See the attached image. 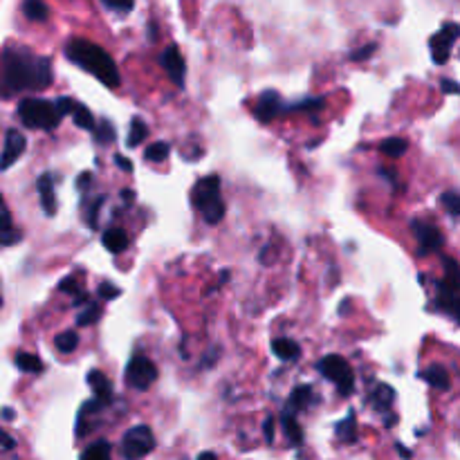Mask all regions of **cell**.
<instances>
[{"instance_id": "cell-5", "label": "cell", "mask_w": 460, "mask_h": 460, "mask_svg": "<svg viewBox=\"0 0 460 460\" xmlns=\"http://www.w3.org/2000/svg\"><path fill=\"white\" fill-rule=\"evenodd\" d=\"M155 449V435L149 429L146 424H140V426H133V429H128L122 438V454L126 458H144L149 456L151 451Z\"/></svg>"}, {"instance_id": "cell-18", "label": "cell", "mask_w": 460, "mask_h": 460, "mask_svg": "<svg viewBox=\"0 0 460 460\" xmlns=\"http://www.w3.org/2000/svg\"><path fill=\"white\" fill-rule=\"evenodd\" d=\"M281 426H283V431L288 435L290 445H294V447L301 445V442H303V431H301V426L296 424V420H294L292 413H283V416H281Z\"/></svg>"}, {"instance_id": "cell-2", "label": "cell", "mask_w": 460, "mask_h": 460, "mask_svg": "<svg viewBox=\"0 0 460 460\" xmlns=\"http://www.w3.org/2000/svg\"><path fill=\"white\" fill-rule=\"evenodd\" d=\"M66 56L77 63L79 68L90 72L92 77H97L103 86L108 88H117L119 86V70L112 61V56L99 47L97 43L84 41V38H75L66 45Z\"/></svg>"}, {"instance_id": "cell-12", "label": "cell", "mask_w": 460, "mask_h": 460, "mask_svg": "<svg viewBox=\"0 0 460 460\" xmlns=\"http://www.w3.org/2000/svg\"><path fill=\"white\" fill-rule=\"evenodd\" d=\"M411 229H413L418 243L422 245L424 252H429V249H440L442 240H445V238H442V233L435 229L433 225H429V222L413 220V222H411Z\"/></svg>"}, {"instance_id": "cell-24", "label": "cell", "mask_w": 460, "mask_h": 460, "mask_svg": "<svg viewBox=\"0 0 460 460\" xmlns=\"http://www.w3.org/2000/svg\"><path fill=\"white\" fill-rule=\"evenodd\" d=\"M149 137V126L142 122V119H133L131 122V131H128V146L135 149L140 146V144Z\"/></svg>"}, {"instance_id": "cell-29", "label": "cell", "mask_w": 460, "mask_h": 460, "mask_svg": "<svg viewBox=\"0 0 460 460\" xmlns=\"http://www.w3.org/2000/svg\"><path fill=\"white\" fill-rule=\"evenodd\" d=\"M393 389L389 384H379L377 389H375V393H373V405L377 407V409H389L391 407V402H393Z\"/></svg>"}, {"instance_id": "cell-3", "label": "cell", "mask_w": 460, "mask_h": 460, "mask_svg": "<svg viewBox=\"0 0 460 460\" xmlns=\"http://www.w3.org/2000/svg\"><path fill=\"white\" fill-rule=\"evenodd\" d=\"M16 115L27 128H38V131H54L61 122V110L56 101H47L41 97H29L18 103Z\"/></svg>"}, {"instance_id": "cell-34", "label": "cell", "mask_w": 460, "mask_h": 460, "mask_svg": "<svg viewBox=\"0 0 460 460\" xmlns=\"http://www.w3.org/2000/svg\"><path fill=\"white\" fill-rule=\"evenodd\" d=\"M103 5L108 7V10H112V12H119V14H128L133 10V5H135V0H101Z\"/></svg>"}, {"instance_id": "cell-27", "label": "cell", "mask_w": 460, "mask_h": 460, "mask_svg": "<svg viewBox=\"0 0 460 460\" xmlns=\"http://www.w3.org/2000/svg\"><path fill=\"white\" fill-rule=\"evenodd\" d=\"M54 346L59 348V353H72L79 346V335L75 330H66L54 339Z\"/></svg>"}, {"instance_id": "cell-36", "label": "cell", "mask_w": 460, "mask_h": 460, "mask_svg": "<svg viewBox=\"0 0 460 460\" xmlns=\"http://www.w3.org/2000/svg\"><path fill=\"white\" fill-rule=\"evenodd\" d=\"M101 205H103V198H97L92 203V207H90V212H88V225H90V229H97V220H99Z\"/></svg>"}, {"instance_id": "cell-37", "label": "cell", "mask_w": 460, "mask_h": 460, "mask_svg": "<svg viewBox=\"0 0 460 460\" xmlns=\"http://www.w3.org/2000/svg\"><path fill=\"white\" fill-rule=\"evenodd\" d=\"M56 106H59L61 115L66 117V115H72V110H75L77 101H75V99H70V97H59V99H56Z\"/></svg>"}, {"instance_id": "cell-48", "label": "cell", "mask_w": 460, "mask_h": 460, "mask_svg": "<svg viewBox=\"0 0 460 460\" xmlns=\"http://www.w3.org/2000/svg\"><path fill=\"white\" fill-rule=\"evenodd\" d=\"M3 418L7 420V422H10V420L14 418V411H12V409H5V411H3Z\"/></svg>"}, {"instance_id": "cell-13", "label": "cell", "mask_w": 460, "mask_h": 460, "mask_svg": "<svg viewBox=\"0 0 460 460\" xmlns=\"http://www.w3.org/2000/svg\"><path fill=\"white\" fill-rule=\"evenodd\" d=\"M36 189H38V196H41V205L45 209V214L54 216L56 214V198H54V180H52V175L43 173L41 177H38Z\"/></svg>"}, {"instance_id": "cell-17", "label": "cell", "mask_w": 460, "mask_h": 460, "mask_svg": "<svg viewBox=\"0 0 460 460\" xmlns=\"http://www.w3.org/2000/svg\"><path fill=\"white\" fill-rule=\"evenodd\" d=\"M422 379L424 382H429L433 389H440V391H447L449 389V375H447V370L442 368V366H429L422 373Z\"/></svg>"}, {"instance_id": "cell-4", "label": "cell", "mask_w": 460, "mask_h": 460, "mask_svg": "<svg viewBox=\"0 0 460 460\" xmlns=\"http://www.w3.org/2000/svg\"><path fill=\"white\" fill-rule=\"evenodd\" d=\"M317 368H319V373L324 375L326 379L335 382L337 391L342 395H350L353 393V386H355L353 368H350V364L344 357H339V355H328V357L317 361Z\"/></svg>"}, {"instance_id": "cell-14", "label": "cell", "mask_w": 460, "mask_h": 460, "mask_svg": "<svg viewBox=\"0 0 460 460\" xmlns=\"http://www.w3.org/2000/svg\"><path fill=\"white\" fill-rule=\"evenodd\" d=\"M88 384H90V389L94 391V395L103 402H108L112 398V386H110V379L101 373V370H90L88 373Z\"/></svg>"}, {"instance_id": "cell-6", "label": "cell", "mask_w": 460, "mask_h": 460, "mask_svg": "<svg viewBox=\"0 0 460 460\" xmlns=\"http://www.w3.org/2000/svg\"><path fill=\"white\" fill-rule=\"evenodd\" d=\"M157 379V368L146 357H133L126 366V382L137 391H144Z\"/></svg>"}, {"instance_id": "cell-28", "label": "cell", "mask_w": 460, "mask_h": 460, "mask_svg": "<svg viewBox=\"0 0 460 460\" xmlns=\"http://www.w3.org/2000/svg\"><path fill=\"white\" fill-rule=\"evenodd\" d=\"M168 153H171V146H168L166 142H155L144 151V157H146L149 162H162V159L168 157Z\"/></svg>"}, {"instance_id": "cell-20", "label": "cell", "mask_w": 460, "mask_h": 460, "mask_svg": "<svg viewBox=\"0 0 460 460\" xmlns=\"http://www.w3.org/2000/svg\"><path fill=\"white\" fill-rule=\"evenodd\" d=\"M314 400H317V398H314V393H312L310 386H296L294 393H292V398H290V407H292V411H298V409L310 407Z\"/></svg>"}, {"instance_id": "cell-23", "label": "cell", "mask_w": 460, "mask_h": 460, "mask_svg": "<svg viewBox=\"0 0 460 460\" xmlns=\"http://www.w3.org/2000/svg\"><path fill=\"white\" fill-rule=\"evenodd\" d=\"M407 149H409V144H407V140H402V137H389V140H384L382 146H379V151H382L384 155H389V157L405 155Z\"/></svg>"}, {"instance_id": "cell-32", "label": "cell", "mask_w": 460, "mask_h": 460, "mask_svg": "<svg viewBox=\"0 0 460 460\" xmlns=\"http://www.w3.org/2000/svg\"><path fill=\"white\" fill-rule=\"evenodd\" d=\"M99 314H101L99 305L88 301V303H86V308H84L81 312H79L77 324H79V326H90V324H94L97 319H99Z\"/></svg>"}, {"instance_id": "cell-8", "label": "cell", "mask_w": 460, "mask_h": 460, "mask_svg": "<svg viewBox=\"0 0 460 460\" xmlns=\"http://www.w3.org/2000/svg\"><path fill=\"white\" fill-rule=\"evenodd\" d=\"M193 205H196L200 212L207 209L209 205H214L216 200H220V177L218 175H207L203 180L196 182V187H193Z\"/></svg>"}, {"instance_id": "cell-40", "label": "cell", "mask_w": 460, "mask_h": 460, "mask_svg": "<svg viewBox=\"0 0 460 460\" xmlns=\"http://www.w3.org/2000/svg\"><path fill=\"white\" fill-rule=\"evenodd\" d=\"M375 50H377V45H375V43H368V45L364 47V50L355 52V54L350 56V59H353V61H364V59H368V56L373 54Z\"/></svg>"}, {"instance_id": "cell-42", "label": "cell", "mask_w": 460, "mask_h": 460, "mask_svg": "<svg viewBox=\"0 0 460 460\" xmlns=\"http://www.w3.org/2000/svg\"><path fill=\"white\" fill-rule=\"evenodd\" d=\"M274 424H277V422H274V418H268L263 422V435H265V440H268V442L274 440Z\"/></svg>"}, {"instance_id": "cell-35", "label": "cell", "mask_w": 460, "mask_h": 460, "mask_svg": "<svg viewBox=\"0 0 460 460\" xmlns=\"http://www.w3.org/2000/svg\"><path fill=\"white\" fill-rule=\"evenodd\" d=\"M97 292H99L101 298H106V301H112V298H117L119 294H122V290H119L117 285H112V283H101Z\"/></svg>"}, {"instance_id": "cell-22", "label": "cell", "mask_w": 460, "mask_h": 460, "mask_svg": "<svg viewBox=\"0 0 460 460\" xmlns=\"http://www.w3.org/2000/svg\"><path fill=\"white\" fill-rule=\"evenodd\" d=\"M16 366L21 370H25V373H41L43 370V361L36 357V355H29V353H18L16 355Z\"/></svg>"}, {"instance_id": "cell-9", "label": "cell", "mask_w": 460, "mask_h": 460, "mask_svg": "<svg viewBox=\"0 0 460 460\" xmlns=\"http://www.w3.org/2000/svg\"><path fill=\"white\" fill-rule=\"evenodd\" d=\"M159 61H162V68L166 70V75L171 77V81L175 86H182L184 84V72H187V66H184V59H182L180 50H177V45H168Z\"/></svg>"}, {"instance_id": "cell-16", "label": "cell", "mask_w": 460, "mask_h": 460, "mask_svg": "<svg viewBox=\"0 0 460 460\" xmlns=\"http://www.w3.org/2000/svg\"><path fill=\"white\" fill-rule=\"evenodd\" d=\"M272 350H274V355H277L279 359H283V361H292V359L298 357V353H301L298 344L292 342V339H274Z\"/></svg>"}, {"instance_id": "cell-38", "label": "cell", "mask_w": 460, "mask_h": 460, "mask_svg": "<svg viewBox=\"0 0 460 460\" xmlns=\"http://www.w3.org/2000/svg\"><path fill=\"white\" fill-rule=\"evenodd\" d=\"M21 236H23V233H21V231H16L14 227L3 229V245H5V247H12L14 243H18Z\"/></svg>"}, {"instance_id": "cell-33", "label": "cell", "mask_w": 460, "mask_h": 460, "mask_svg": "<svg viewBox=\"0 0 460 460\" xmlns=\"http://www.w3.org/2000/svg\"><path fill=\"white\" fill-rule=\"evenodd\" d=\"M94 137H97V144H112L115 142V126L103 119L101 124H97Z\"/></svg>"}, {"instance_id": "cell-30", "label": "cell", "mask_w": 460, "mask_h": 460, "mask_svg": "<svg viewBox=\"0 0 460 460\" xmlns=\"http://www.w3.org/2000/svg\"><path fill=\"white\" fill-rule=\"evenodd\" d=\"M203 218H205V222H209V225H218L225 218V203H222V198L220 200H216L214 205H209L207 209H203Z\"/></svg>"}, {"instance_id": "cell-41", "label": "cell", "mask_w": 460, "mask_h": 460, "mask_svg": "<svg viewBox=\"0 0 460 460\" xmlns=\"http://www.w3.org/2000/svg\"><path fill=\"white\" fill-rule=\"evenodd\" d=\"M440 88H442V92H445V94H460V86L456 81H451V79H442Z\"/></svg>"}, {"instance_id": "cell-43", "label": "cell", "mask_w": 460, "mask_h": 460, "mask_svg": "<svg viewBox=\"0 0 460 460\" xmlns=\"http://www.w3.org/2000/svg\"><path fill=\"white\" fill-rule=\"evenodd\" d=\"M115 164L122 168L124 173H131L133 171V162H131V159H126L124 155H115Z\"/></svg>"}, {"instance_id": "cell-15", "label": "cell", "mask_w": 460, "mask_h": 460, "mask_svg": "<svg viewBox=\"0 0 460 460\" xmlns=\"http://www.w3.org/2000/svg\"><path fill=\"white\" fill-rule=\"evenodd\" d=\"M101 243L110 254H122L128 247V236L122 229H108V231H103Z\"/></svg>"}, {"instance_id": "cell-39", "label": "cell", "mask_w": 460, "mask_h": 460, "mask_svg": "<svg viewBox=\"0 0 460 460\" xmlns=\"http://www.w3.org/2000/svg\"><path fill=\"white\" fill-rule=\"evenodd\" d=\"M324 106V99H305L301 103H296L294 110H317Z\"/></svg>"}, {"instance_id": "cell-25", "label": "cell", "mask_w": 460, "mask_h": 460, "mask_svg": "<svg viewBox=\"0 0 460 460\" xmlns=\"http://www.w3.org/2000/svg\"><path fill=\"white\" fill-rule=\"evenodd\" d=\"M72 119H75V124L79 128H86V131H94V128H97L92 112L88 110L86 106H81V103H77L75 110H72Z\"/></svg>"}, {"instance_id": "cell-21", "label": "cell", "mask_w": 460, "mask_h": 460, "mask_svg": "<svg viewBox=\"0 0 460 460\" xmlns=\"http://www.w3.org/2000/svg\"><path fill=\"white\" fill-rule=\"evenodd\" d=\"M84 460H108L110 458V442L108 440H97L94 445L81 451Z\"/></svg>"}, {"instance_id": "cell-7", "label": "cell", "mask_w": 460, "mask_h": 460, "mask_svg": "<svg viewBox=\"0 0 460 460\" xmlns=\"http://www.w3.org/2000/svg\"><path fill=\"white\" fill-rule=\"evenodd\" d=\"M460 36V27L456 25V23H447V25H442L440 34H435L431 38V54H433V61L438 63V66H442L447 59H449V52H451V45H454V41Z\"/></svg>"}, {"instance_id": "cell-31", "label": "cell", "mask_w": 460, "mask_h": 460, "mask_svg": "<svg viewBox=\"0 0 460 460\" xmlns=\"http://www.w3.org/2000/svg\"><path fill=\"white\" fill-rule=\"evenodd\" d=\"M440 205L445 207L447 214L460 216V193H456V191H445L440 196Z\"/></svg>"}, {"instance_id": "cell-11", "label": "cell", "mask_w": 460, "mask_h": 460, "mask_svg": "<svg viewBox=\"0 0 460 460\" xmlns=\"http://www.w3.org/2000/svg\"><path fill=\"white\" fill-rule=\"evenodd\" d=\"M283 110H285V106L281 103L279 92H274V90L263 92L261 99H258V103H256V108H254L256 117L261 119V122H272V119L277 115H281Z\"/></svg>"}, {"instance_id": "cell-19", "label": "cell", "mask_w": 460, "mask_h": 460, "mask_svg": "<svg viewBox=\"0 0 460 460\" xmlns=\"http://www.w3.org/2000/svg\"><path fill=\"white\" fill-rule=\"evenodd\" d=\"M23 12H25L29 21H36V23H43L47 21V16H50V10H47L43 0H25V3H23Z\"/></svg>"}, {"instance_id": "cell-45", "label": "cell", "mask_w": 460, "mask_h": 460, "mask_svg": "<svg viewBox=\"0 0 460 460\" xmlns=\"http://www.w3.org/2000/svg\"><path fill=\"white\" fill-rule=\"evenodd\" d=\"M122 200H124V203H133V200H135V193H133L131 189H122Z\"/></svg>"}, {"instance_id": "cell-10", "label": "cell", "mask_w": 460, "mask_h": 460, "mask_svg": "<svg viewBox=\"0 0 460 460\" xmlns=\"http://www.w3.org/2000/svg\"><path fill=\"white\" fill-rule=\"evenodd\" d=\"M25 149H27L25 135L21 131H16V128H10V131H7V137H5V149H3V168H10L16 159L25 153Z\"/></svg>"}, {"instance_id": "cell-46", "label": "cell", "mask_w": 460, "mask_h": 460, "mask_svg": "<svg viewBox=\"0 0 460 460\" xmlns=\"http://www.w3.org/2000/svg\"><path fill=\"white\" fill-rule=\"evenodd\" d=\"M88 182H92V175H90V173H84L81 177H79V182H77V184H79V189H84Z\"/></svg>"}, {"instance_id": "cell-44", "label": "cell", "mask_w": 460, "mask_h": 460, "mask_svg": "<svg viewBox=\"0 0 460 460\" xmlns=\"http://www.w3.org/2000/svg\"><path fill=\"white\" fill-rule=\"evenodd\" d=\"M3 440H5V445H3V449H5V451H12V449L16 447V440L12 438L10 433H5V435H3Z\"/></svg>"}, {"instance_id": "cell-26", "label": "cell", "mask_w": 460, "mask_h": 460, "mask_svg": "<svg viewBox=\"0 0 460 460\" xmlns=\"http://www.w3.org/2000/svg\"><path fill=\"white\" fill-rule=\"evenodd\" d=\"M337 435L342 438V442L346 445H353L355 438H357V429H355V416L348 413V418L344 420V422L337 424Z\"/></svg>"}, {"instance_id": "cell-49", "label": "cell", "mask_w": 460, "mask_h": 460, "mask_svg": "<svg viewBox=\"0 0 460 460\" xmlns=\"http://www.w3.org/2000/svg\"><path fill=\"white\" fill-rule=\"evenodd\" d=\"M227 279H229V272H222L220 274V283H227Z\"/></svg>"}, {"instance_id": "cell-47", "label": "cell", "mask_w": 460, "mask_h": 460, "mask_svg": "<svg viewBox=\"0 0 460 460\" xmlns=\"http://www.w3.org/2000/svg\"><path fill=\"white\" fill-rule=\"evenodd\" d=\"M395 447H398V451H400V456H405V458H409L411 456V451L407 449V447H402L400 442H395Z\"/></svg>"}, {"instance_id": "cell-1", "label": "cell", "mask_w": 460, "mask_h": 460, "mask_svg": "<svg viewBox=\"0 0 460 460\" xmlns=\"http://www.w3.org/2000/svg\"><path fill=\"white\" fill-rule=\"evenodd\" d=\"M52 81L50 61L43 56H31L25 50H7L5 52V86L7 90H25L36 88L45 90Z\"/></svg>"}]
</instances>
